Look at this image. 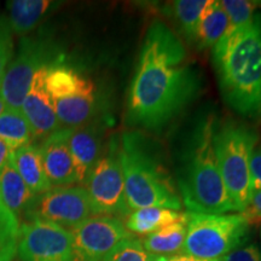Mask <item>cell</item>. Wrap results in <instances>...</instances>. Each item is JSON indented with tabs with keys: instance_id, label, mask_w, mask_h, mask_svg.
<instances>
[{
	"instance_id": "cell-6",
	"label": "cell",
	"mask_w": 261,
	"mask_h": 261,
	"mask_svg": "<svg viewBox=\"0 0 261 261\" xmlns=\"http://www.w3.org/2000/svg\"><path fill=\"white\" fill-rule=\"evenodd\" d=\"M250 225L242 213L203 214L189 212L187 237L181 254L200 260H220L249 240Z\"/></svg>"
},
{
	"instance_id": "cell-10",
	"label": "cell",
	"mask_w": 261,
	"mask_h": 261,
	"mask_svg": "<svg viewBox=\"0 0 261 261\" xmlns=\"http://www.w3.org/2000/svg\"><path fill=\"white\" fill-rule=\"evenodd\" d=\"M93 215L90 196L84 187L51 188L34 196L23 218L27 220L50 221L73 230Z\"/></svg>"
},
{
	"instance_id": "cell-7",
	"label": "cell",
	"mask_w": 261,
	"mask_h": 261,
	"mask_svg": "<svg viewBox=\"0 0 261 261\" xmlns=\"http://www.w3.org/2000/svg\"><path fill=\"white\" fill-rule=\"evenodd\" d=\"M46 89L61 127L75 128L92 121L98 109L96 85L89 76L61 60L48 67Z\"/></svg>"
},
{
	"instance_id": "cell-30",
	"label": "cell",
	"mask_w": 261,
	"mask_h": 261,
	"mask_svg": "<svg viewBox=\"0 0 261 261\" xmlns=\"http://www.w3.org/2000/svg\"><path fill=\"white\" fill-rule=\"evenodd\" d=\"M244 217L249 220L250 224L260 223L261 221V190L252 191V197H250L249 205L247 210L242 212Z\"/></svg>"
},
{
	"instance_id": "cell-24",
	"label": "cell",
	"mask_w": 261,
	"mask_h": 261,
	"mask_svg": "<svg viewBox=\"0 0 261 261\" xmlns=\"http://www.w3.org/2000/svg\"><path fill=\"white\" fill-rule=\"evenodd\" d=\"M165 256H158L146 252L142 241L132 237L116 248L104 261H163Z\"/></svg>"
},
{
	"instance_id": "cell-35",
	"label": "cell",
	"mask_w": 261,
	"mask_h": 261,
	"mask_svg": "<svg viewBox=\"0 0 261 261\" xmlns=\"http://www.w3.org/2000/svg\"><path fill=\"white\" fill-rule=\"evenodd\" d=\"M259 250H260V255H261V227H260V248H259Z\"/></svg>"
},
{
	"instance_id": "cell-4",
	"label": "cell",
	"mask_w": 261,
	"mask_h": 261,
	"mask_svg": "<svg viewBox=\"0 0 261 261\" xmlns=\"http://www.w3.org/2000/svg\"><path fill=\"white\" fill-rule=\"evenodd\" d=\"M125 196L129 212L142 208L179 211L182 202L161 149L142 130H127L120 138Z\"/></svg>"
},
{
	"instance_id": "cell-23",
	"label": "cell",
	"mask_w": 261,
	"mask_h": 261,
	"mask_svg": "<svg viewBox=\"0 0 261 261\" xmlns=\"http://www.w3.org/2000/svg\"><path fill=\"white\" fill-rule=\"evenodd\" d=\"M207 3L208 0H177L168 5L169 16L188 40L196 42L198 23Z\"/></svg>"
},
{
	"instance_id": "cell-25",
	"label": "cell",
	"mask_w": 261,
	"mask_h": 261,
	"mask_svg": "<svg viewBox=\"0 0 261 261\" xmlns=\"http://www.w3.org/2000/svg\"><path fill=\"white\" fill-rule=\"evenodd\" d=\"M261 3L249 2V0H221L220 5L226 12L230 27L238 28L246 25L252 21L255 10Z\"/></svg>"
},
{
	"instance_id": "cell-34",
	"label": "cell",
	"mask_w": 261,
	"mask_h": 261,
	"mask_svg": "<svg viewBox=\"0 0 261 261\" xmlns=\"http://www.w3.org/2000/svg\"><path fill=\"white\" fill-rule=\"evenodd\" d=\"M6 110V104L4 102V99H3L2 94H0V115H2L3 113H4Z\"/></svg>"
},
{
	"instance_id": "cell-19",
	"label": "cell",
	"mask_w": 261,
	"mask_h": 261,
	"mask_svg": "<svg viewBox=\"0 0 261 261\" xmlns=\"http://www.w3.org/2000/svg\"><path fill=\"white\" fill-rule=\"evenodd\" d=\"M55 3L47 0H12L8 3L9 23L17 34H27L40 23L54 8Z\"/></svg>"
},
{
	"instance_id": "cell-33",
	"label": "cell",
	"mask_w": 261,
	"mask_h": 261,
	"mask_svg": "<svg viewBox=\"0 0 261 261\" xmlns=\"http://www.w3.org/2000/svg\"><path fill=\"white\" fill-rule=\"evenodd\" d=\"M163 261H207V260L195 259V257L185 255V254H178V255H173V256L166 257V259ZM215 261H220V260H215Z\"/></svg>"
},
{
	"instance_id": "cell-11",
	"label": "cell",
	"mask_w": 261,
	"mask_h": 261,
	"mask_svg": "<svg viewBox=\"0 0 261 261\" xmlns=\"http://www.w3.org/2000/svg\"><path fill=\"white\" fill-rule=\"evenodd\" d=\"M16 254L21 261H74L70 230L50 221H24L19 226Z\"/></svg>"
},
{
	"instance_id": "cell-29",
	"label": "cell",
	"mask_w": 261,
	"mask_h": 261,
	"mask_svg": "<svg viewBox=\"0 0 261 261\" xmlns=\"http://www.w3.org/2000/svg\"><path fill=\"white\" fill-rule=\"evenodd\" d=\"M250 187L252 191L261 190V146L254 149L250 159Z\"/></svg>"
},
{
	"instance_id": "cell-14",
	"label": "cell",
	"mask_w": 261,
	"mask_h": 261,
	"mask_svg": "<svg viewBox=\"0 0 261 261\" xmlns=\"http://www.w3.org/2000/svg\"><path fill=\"white\" fill-rule=\"evenodd\" d=\"M70 128H62L44 138L39 145L45 173L52 188L77 184L76 171L71 156L68 137Z\"/></svg>"
},
{
	"instance_id": "cell-1",
	"label": "cell",
	"mask_w": 261,
	"mask_h": 261,
	"mask_svg": "<svg viewBox=\"0 0 261 261\" xmlns=\"http://www.w3.org/2000/svg\"><path fill=\"white\" fill-rule=\"evenodd\" d=\"M201 90V74L180 38L163 22H152L129 85L126 122L158 132L196 100Z\"/></svg>"
},
{
	"instance_id": "cell-13",
	"label": "cell",
	"mask_w": 261,
	"mask_h": 261,
	"mask_svg": "<svg viewBox=\"0 0 261 261\" xmlns=\"http://www.w3.org/2000/svg\"><path fill=\"white\" fill-rule=\"evenodd\" d=\"M50 65L42 67L34 75L21 107V112L31 125L35 138H46L55 130L62 128L54 100L46 89V73Z\"/></svg>"
},
{
	"instance_id": "cell-8",
	"label": "cell",
	"mask_w": 261,
	"mask_h": 261,
	"mask_svg": "<svg viewBox=\"0 0 261 261\" xmlns=\"http://www.w3.org/2000/svg\"><path fill=\"white\" fill-rule=\"evenodd\" d=\"M85 187L90 196L93 215L116 218L129 215L121 166V144L117 136L110 138L106 151L90 172Z\"/></svg>"
},
{
	"instance_id": "cell-31",
	"label": "cell",
	"mask_w": 261,
	"mask_h": 261,
	"mask_svg": "<svg viewBox=\"0 0 261 261\" xmlns=\"http://www.w3.org/2000/svg\"><path fill=\"white\" fill-rule=\"evenodd\" d=\"M15 150L10 146L8 143H5L4 140L0 139V171L5 167V165L10 161L12 154H14Z\"/></svg>"
},
{
	"instance_id": "cell-28",
	"label": "cell",
	"mask_w": 261,
	"mask_h": 261,
	"mask_svg": "<svg viewBox=\"0 0 261 261\" xmlns=\"http://www.w3.org/2000/svg\"><path fill=\"white\" fill-rule=\"evenodd\" d=\"M220 261H261L259 247L252 241L247 240L221 257Z\"/></svg>"
},
{
	"instance_id": "cell-2",
	"label": "cell",
	"mask_w": 261,
	"mask_h": 261,
	"mask_svg": "<svg viewBox=\"0 0 261 261\" xmlns=\"http://www.w3.org/2000/svg\"><path fill=\"white\" fill-rule=\"evenodd\" d=\"M218 125L213 110H202L192 120L179 144L175 182L182 204L192 213L225 214L234 211L218 165Z\"/></svg>"
},
{
	"instance_id": "cell-32",
	"label": "cell",
	"mask_w": 261,
	"mask_h": 261,
	"mask_svg": "<svg viewBox=\"0 0 261 261\" xmlns=\"http://www.w3.org/2000/svg\"><path fill=\"white\" fill-rule=\"evenodd\" d=\"M16 255V243L9 244L0 249V261H14Z\"/></svg>"
},
{
	"instance_id": "cell-20",
	"label": "cell",
	"mask_w": 261,
	"mask_h": 261,
	"mask_svg": "<svg viewBox=\"0 0 261 261\" xmlns=\"http://www.w3.org/2000/svg\"><path fill=\"white\" fill-rule=\"evenodd\" d=\"M228 28L230 21L223 6L220 5V2L208 0L198 23L196 44L201 50L213 48Z\"/></svg>"
},
{
	"instance_id": "cell-26",
	"label": "cell",
	"mask_w": 261,
	"mask_h": 261,
	"mask_svg": "<svg viewBox=\"0 0 261 261\" xmlns=\"http://www.w3.org/2000/svg\"><path fill=\"white\" fill-rule=\"evenodd\" d=\"M19 220L11 211L6 207L0 194V249L9 244L16 243L19 232Z\"/></svg>"
},
{
	"instance_id": "cell-3",
	"label": "cell",
	"mask_w": 261,
	"mask_h": 261,
	"mask_svg": "<svg viewBox=\"0 0 261 261\" xmlns=\"http://www.w3.org/2000/svg\"><path fill=\"white\" fill-rule=\"evenodd\" d=\"M213 64L221 97L238 115L261 117V14L230 27L213 46Z\"/></svg>"
},
{
	"instance_id": "cell-12",
	"label": "cell",
	"mask_w": 261,
	"mask_h": 261,
	"mask_svg": "<svg viewBox=\"0 0 261 261\" xmlns=\"http://www.w3.org/2000/svg\"><path fill=\"white\" fill-rule=\"evenodd\" d=\"M74 261H104L122 242L133 237L116 217L94 215L70 230Z\"/></svg>"
},
{
	"instance_id": "cell-21",
	"label": "cell",
	"mask_w": 261,
	"mask_h": 261,
	"mask_svg": "<svg viewBox=\"0 0 261 261\" xmlns=\"http://www.w3.org/2000/svg\"><path fill=\"white\" fill-rule=\"evenodd\" d=\"M180 212L167 208H142L130 212L125 226L130 233L148 236L180 219Z\"/></svg>"
},
{
	"instance_id": "cell-5",
	"label": "cell",
	"mask_w": 261,
	"mask_h": 261,
	"mask_svg": "<svg viewBox=\"0 0 261 261\" xmlns=\"http://www.w3.org/2000/svg\"><path fill=\"white\" fill-rule=\"evenodd\" d=\"M257 142L256 130L246 123L226 120L215 135L218 165L233 210L244 212L252 197L250 159Z\"/></svg>"
},
{
	"instance_id": "cell-18",
	"label": "cell",
	"mask_w": 261,
	"mask_h": 261,
	"mask_svg": "<svg viewBox=\"0 0 261 261\" xmlns=\"http://www.w3.org/2000/svg\"><path fill=\"white\" fill-rule=\"evenodd\" d=\"M0 194L6 207L18 218V220L19 217H23L34 198V195L16 169L12 156L0 171Z\"/></svg>"
},
{
	"instance_id": "cell-22",
	"label": "cell",
	"mask_w": 261,
	"mask_h": 261,
	"mask_svg": "<svg viewBox=\"0 0 261 261\" xmlns=\"http://www.w3.org/2000/svg\"><path fill=\"white\" fill-rule=\"evenodd\" d=\"M34 138L32 127L21 110L6 108L0 115V139L8 143L14 150H17L21 146L31 144Z\"/></svg>"
},
{
	"instance_id": "cell-27",
	"label": "cell",
	"mask_w": 261,
	"mask_h": 261,
	"mask_svg": "<svg viewBox=\"0 0 261 261\" xmlns=\"http://www.w3.org/2000/svg\"><path fill=\"white\" fill-rule=\"evenodd\" d=\"M12 31L10 23L5 18H0V86L4 79L5 71L14 55V44H12Z\"/></svg>"
},
{
	"instance_id": "cell-16",
	"label": "cell",
	"mask_w": 261,
	"mask_h": 261,
	"mask_svg": "<svg viewBox=\"0 0 261 261\" xmlns=\"http://www.w3.org/2000/svg\"><path fill=\"white\" fill-rule=\"evenodd\" d=\"M12 161L33 195H41L52 188L45 173L39 145L31 143L15 150Z\"/></svg>"
},
{
	"instance_id": "cell-17",
	"label": "cell",
	"mask_w": 261,
	"mask_h": 261,
	"mask_svg": "<svg viewBox=\"0 0 261 261\" xmlns=\"http://www.w3.org/2000/svg\"><path fill=\"white\" fill-rule=\"evenodd\" d=\"M188 223L189 212L182 213L180 219L175 223L162 227L161 230L156 231L154 233L148 234L144 240H140L143 247L146 252L158 256L168 257V255H177V253L181 252L182 246H184Z\"/></svg>"
},
{
	"instance_id": "cell-15",
	"label": "cell",
	"mask_w": 261,
	"mask_h": 261,
	"mask_svg": "<svg viewBox=\"0 0 261 261\" xmlns=\"http://www.w3.org/2000/svg\"><path fill=\"white\" fill-rule=\"evenodd\" d=\"M104 126L99 121H90L70 128L68 143L76 171L77 184L85 185L90 172L102 155Z\"/></svg>"
},
{
	"instance_id": "cell-9",
	"label": "cell",
	"mask_w": 261,
	"mask_h": 261,
	"mask_svg": "<svg viewBox=\"0 0 261 261\" xmlns=\"http://www.w3.org/2000/svg\"><path fill=\"white\" fill-rule=\"evenodd\" d=\"M61 60L58 47L45 38H22L15 58L10 62L0 86V94L6 108L21 110L33 77L45 65Z\"/></svg>"
}]
</instances>
